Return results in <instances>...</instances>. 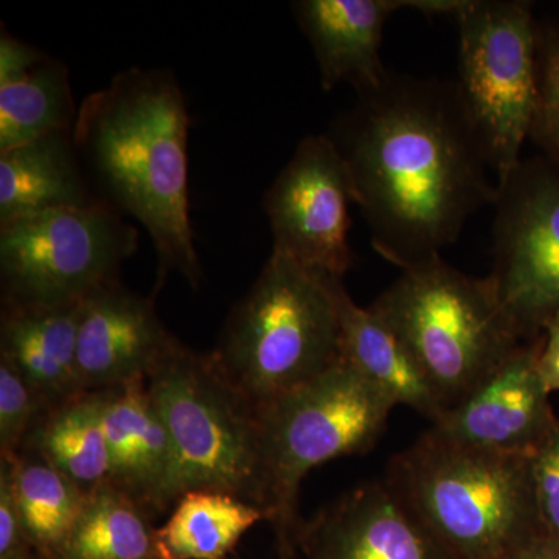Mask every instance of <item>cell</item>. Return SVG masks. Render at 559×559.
Returning <instances> with one entry per match:
<instances>
[{
	"instance_id": "18",
	"label": "cell",
	"mask_w": 559,
	"mask_h": 559,
	"mask_svg": "<svg viewBox=\"0 0 559 559\" xmlns=\"http://www.w3.org/2000/svg\"><path fill=\"white\" fill-rule=\"evenodd\" d=\"M81 168L73 131H58L0 153V224L58 209L103 204Z\"/></svg>"
},
{
	"instance_id": "11",
	"label": "cell",
	"mask_w": 559,
	"mask_h": 559,
	"mask_svg": "<svg viewBox=\"0 0 559 559\" xmlns=\"http://www.w3.org/2000/svg\"><path fill=\"white\" fill-rule=\"evenodd\" d=\"M352 204L355 186L336 143L330 135H308L264 197L272 250L344 280L355 259L348 245Z\"/></svg>"
},
{
	"instance_id": "33",
	"label": "cell",
	"mask_w": 559,
	"mask_h": 559,
	"mask_svg": "<svg viewBox=\"0 0 559 559\" xmlns=\"http://www.w3.org/2000/svg\"><path fill=\"white\" fill-rule=\"evenodd\" d=\"M226 559H230V558H226Z\"/></svg>"
},
{
	"instance_id": "8",
	"label": "cell",
	"mask_w": 559,
	"mask_h": 559,
	"mask_svg": "<svg viewBox=\"0 0 559 559\" xmlns=\"http://www.w3.org/2000/svg\"><path fill=\"white\" fill-rule=\"evenodd\" d=\"M459 81L463 108L498 180L520 164L538 100L539 24L528 2L463 0ZM496 180V182H498Z\"/></svg>"
},
{
	"instance_id": "1",
	"label": "cell",
	"mask_w": 559,
	"mask_h": 559,
	"mask_svg": "<svg viewBox=\"0 0 559 559\" xmlns=\"http://www.w3.org/2000/svg\"><path fill=\"white\" fill-rule=\"evenodd\" d=\"M374 250L401 271L437 259L491 204L487 157L455 83L389 75L330 135Z\"/></svg>"
},
{
	"instance_id": "25",
	"label": "cell",
	"mask_w": 559,
	"mask_h": 559,
	"mask_svg": "<svg viewBox=\"0 0 559 559\" xmlns=\"http://www.w3.org/2000/svg\"><path fill=\"white\" fill-rule=\"evenodd\" d=\"M559 167V27L539 24L538 100L530 138Z\"/></svg>"
},
{
	"instance_id": "16",
	"label": "cell",
	"mask_w": 559,
	"mask_h": 559,
	"mask_svg": "<svg viewBox=\"0 0 559 559\" xmlns=\"http://www.w3.org/2000/svg\"><path fill=\"white\" fill-rule=\"evenodd\" d=\"M412 0H299L294 16L310 40L325 91L349 84L358 95L378 90L390 73L381 60L385 24Z\"/></svg>"
},
{
	"instance_id": "6",
	"label": "cell",
	"mask_w": 559,
	"mask_h": 559,
	"mask_svg": "<svg viewBox=\"0 0 559 559\" xmlns=\"http://www.w3.org/2000/svg\"><path fill=\"white\" fill-rule=\"evenodd\" d=\"M395 407L342 356L314 380L257 407L264 511L283 559L296 555L301 481L323 463L373 450Z\"/></svg>"
},
{
	"instance_id": "5",
	"label": "cell",
	"mask_w": 559,
	"mask_h": 559,
	"mask_svg": "<svg viewBox=\"0 0 559 559\" xmlns=\"http://www.w3.org/2000/svg\"><path fill=\"white\" fill-rule=\"evenodd\" d=\"M369 310L409 349L448 409L525 342L488 277L463 274L441 255L401 272Z\"/></svg>"
},
{
	"instance_id": "29",
	"label": "cell",
	"mask_w": 559,
	"mask_h": 559,
	"mask_svg": "<svg viewBox=\"0 0 559 559\" xmlns=\"http://www.w3.org/2000/svg\"><path fill=\"white\" fill-rule=\"evenodd\" d=\"M47 58L49 57L38 47L14 38L10 32L2 28V33H0V86L20 80Z\"/></svg>"
},
{
	"instance_id": "13",
	"label": "cell",
	"mask_w": 559,
	"mask_h": 559,
	"mask_svg": "<svg viewBox=\"0 0 559 559\" xmlns=\"http://www.w3.org/2000/svg\"><path fill=\"white\" fill-rule=\"evenodd\" d=\"M297 550L304 559H455L384 479L349 489L301 522Z\"/></svg>"
},
{
	"instance_id": "30",
	"label": "cell",
	"mask_w": 559,
	"mask_h": 559,
	"mask_svg": "<svg viewBox=\"0 0 559 559\" xmlns=\"http://www.w3.org/2000/svg\"><path fill=\"white\" fill-rule=\"evenodd\" d=\"M538 371L547 392H559V312L544 326Z\"/></svg>"
},
{
	"instance_id": "4",
	"label": "cell",
	"mask_w": 559,
	"mask_h": 559,
	"mask_svg": "<svg viewBox=\"0 0 559 559\" xmlns=\"http://www.w3.org/2000/svg\"><path fill=\"white\" fill-rule=\"evenodd\" d=\"M342 285L344 280L272 250L210 352L255 409L314 380L341 358Z\"/></svg>"
},
{
	"instance_id": "3",
	"label": "cell",
	"mask_w": 559,
	"mask_h": 559,
	"mask_svg": "<svg viewBox=\"0 0 559 559\" xmlns=\"http://www.w3.org/2000/svg\"><path fill=\"white\" fill-rule=\"evenodd\" d=\"M530 455L428 430L393 455L384 480L455 559H503L544 535Z\"/></svg>"
},
{
	"instance_id": "21",
	"label": "cell",
	"mask_w": 559,
	"mask_h": 559,
	"mask_svg": "<svg viewBox=\"0 0 559 559\" xmlns=\"http://www.w3.org/2000/svg\"><path fill=\"white\" fill-rule=\"evenodd\" d=\"M22 450L36 452L86 495L109 480L100 392H86L40 417ZM21 450V451H22Z\"/></svg>"
},
{
	"instance_id": "24",
	"label": "cell",
	"mask_w": 559,
	"mask_h": 559,
	"mask_svg": "<svg viewBox=\"0 0 559 559\" xmlns=\"http://www.w3.org/2000/svg\"><path fill=\"white\" fill-rule=\"evenodd\" d=\"M76 117L68 66L49 57L0 86V153L51 132L73 131Z\"/></svg>"
},
{
	"instance_id": "10",
	"label": "cell",
	"mask_w": 559,
	"mask_h": 559,
	"mask_svg": "<svg viewBox=\"0 0 559 559\" xmlns=\"http://www.w3.org/2000/svg\"><path fill=\"white\" fill-rule=\"evenodd\" d=\"M492 271L500 308L522 341L538 340L559 312V167L521 160L496 182Z\"/></svg>"
},
{
	"instance_id": "2",
	"label": "cell",
	"mask_w": 559,
	"mask_h": 559,
	"mask_svg": "<svg viewBox=\"0 0 559 559\" xmlns=\"http://www.w3.org/2000/svg\"><path fill=\"white\" fill-rule=\"evenodd\" d=\"M190 116L170 70L131 68L91 94L76 117V148L102 200L148 231L157 257L153 299L173 274L200 288L190 223Z\"/></svg>"
},
{
	"instance_id": "32",
	"label": "cell",
	"mask_w": 559,
	"mask_h": 559,
	"mask_svg": "<svg viewBox=\"0 0 559 559\" xmlns=\"http://www.w3.org/2000/svg\"><path fill=\"white\" fill-rule=\"evenodd\" d=\"M2 559H36V558H35V555H33V554H20V555H13V557L2 558Z\"/></svg>"
},
{
	"instance_id": "15",
	"label": "cell",
	"mask_w": 559,
	"mask_h": 559,
	"mask_svg": "<svg viewBox=\"0 0 559 559\" xmlns=\"http://www.w3.org/2000/svg\"><path fill=\"white\" fill-rule=\"evenodd\" d=\"M98 392L110 460L108 481L151 520L173 510L178 502V463L146 380Z\"/></svg>"
},
{
	"instance_id": "23",
	"label": "cell",
	"mask_w": 559,
	"mask_h": 559,
	"mask_svg": "<svg viewBox=\"0 0 559 559\" xmlns=\"http://www.w3.org/2000/svg\"><path fill=\"white\" fill-rule=\"evenodd\" d=\"M151 518L110 481L86 506L57 559H157Z\"/></svg>"
},
{
	"instance_id": "7",
	"label": "cell",
	"mask_w": 559,
	"mask_h": 559,
	"mask_svg": "<svg viewBox=\"0 0 559 559\" xmlns=\"http://www.w3.org/2000/svg\"><path fill=\"white\" fill-rule=\"evenodd\" d=\"M146 389L175 448L178 500L213 489L264 510L259 415L210 352L175 337L150 370Z\"/></svg>"
},
{
	"instance_id": "9",
	"label": "cell",
	"mask_w": 559,
	"mask_h": 559,
	"mask_svg": "<svg viewBox=\"0 0 559 559\" xmlns=\"http://www.w3.org/2000/svg\"><path fill=\"white\" fill-rule=\"evenodd\" d=\"M139 234L108 202L33 213L0 224L2 304L57 308L81 304L119 282Z\"/></svg>"
},
{
	"instance_id": "22",
	"label": "cell",
	"mask_w": 559,
	"mask_h": 559,
	"mask_svg": "<svg viewBox=\"0 0 559 559\" xmlns=\"http://www.w3.org/2000/svg\"><path fill=\"white\" fill-rule=\"evenodd\" d=\"M9 460L25 536L36 559H57L86 506L87 496L36 452Z\"/></svg>"
},
{
	"instance_id": "28",
	"label": "cell",
	"mask_w": 559,
	"mask_h": 559,
	"mask_svg": "<svg viewBox=\"0 0 559 559\" xmlns=\"http://www.w3.org/2000/svg\"><path fill=\"white\" fill-rule=\"evenodd\" d=\"M20 554L33 550L22 525L10 462L0 459V559Z\"/></svg>"
},
{
	"instance_id": "17",
	"label": "cell",
	"mask_w": 559,
	"mask_h": 559,
	"mask_svg": "<svg viewBox=\"0 0 559 559\" xmlns=\"http://www.w3.org/2000/svg\"><path fill=\"white\" fill-rule=\"evenodd\" d=\"M80 304L40 308L2 304L0 358L38 393L47 411L83 395L76 371Z\"/></svg>"
},
{
	"instance_id": "14",
	"label": "cell",
	"mask_w": 559,
	"mask_h": 559,
	"mask_svg": "<svg viewBox=\"0 0 559 559\" xmlns=\"http://www.w3.org/2000/svg\"><path fill=\"white\" fill-rule=\"evenodd\" d=\"M175 336L145 299L110 283L80 304L76 371L84 392L146 380Z\"/></svg>"
},
{
	"instance_id": "20",
	"label": "cell",
	"mask_w": 559,
	"mask_h": 559,
	"mask_svg": "<svg viewBox=\"0 0 559 559\" xmlns=\"http://www.w3.org/2000/svg\"><path fill=\"white\" fill-rule=\"evenodd\" d=\"M266 511L229 492L194 489L180 496L156 528L157 559H226Z\"/></svg>"
},
{
	"instance_id": "12",
	"label": "cell",
	"mask_w": 559,
	"mask_h": 559,
	"mask_svg": "<svg viewBox=\"0 0 559 559\" xmlns=\"http://www.w3.org/2000/svg\"><path fill=\"white\" fill-rule=\"evenodd\" d=\"M543 336L522 342L465 400L444 412L430 432L466 447L532 454L558 419L540 380Z\"/></svg>"
},
{
	"instance_id": "31",
	"label": "cell",
	"mask_w": 559,
	"mask_h": 559,
	"mask_svg": "<svg viewBox=\"0 0 559 559\" xmlns=\"http://www.w3.org/2000/svg\"><path fill=\"white\" fill-rule=\"evenodd\" d=\"M503 559H559V540L540 535Z\"/></svg>"
},
{
	"instance_id": "26",
	"label": "cell",
	"mask_w": 559,
	"mask_h": 559,
	"mask_svg": "<svg viewBox=\"0 0 559 559\" xmlns=\"http://www.w3.org/2000/svg\"><path fill=\"white\" fill-rule=\"evenodd\" d=\"M38 393L9 360L0 358V459L20 454L28 433L46 414Z\"/></svg>"
},
{
	"instance_id": "19",
	"label": "cell",
	"mask_w": 559,
	"mask_h": 559,
	"mask_svg": "<svg viewBox=\"0 0 559 559\" xmlns=\"http://www.w3.org/2000/svg\"><path fill=\"white\" fill-rule=\"evenodd\" d=\"M341 356L381 390L395 406H407L430 421L448 411L439 392L412 358L409 349L369 310L340 289Z\"/></svg>"
},
{
	"instance_id": "27",
	"label": "cell",
	"mask_w": 559,
	"mask_h": 559,
	"mask_svg": "<svg viewBox=\"0 0 559 559\" xmlns=\"http://www.w3.org/2000/svg\"><path fill=\"white\" fill-rule=\"evenodd\" d=\"M530 460L540 527L544 535L559 540V419Z\"/></svg>"
}]
</instances>
